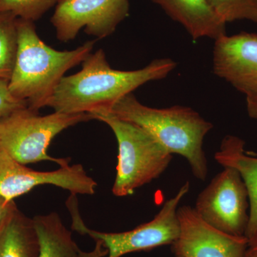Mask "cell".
Returning a JSON list of instances; mask_svg holds the SVG:
<instances>
[{"instance_id": "1", "label": "cell", "mask_w": 257, "mask_h": 257, "mask_svg": "<svg viewBox=\"0 0 257 257\" xmlns=\"http://www.w3.org/2000/svg\"><path fill=\"white\" fill-rule=\"evenodd\" d=\"M176 66L175 61L162 58L138 70H117L99 50L83 61L79 72L62 79L47 106L65 114L109 113L120 99L145 83L165 78Z\"/></svg>"}, {"instance_id": "2", "label": "cell", "mask_w": 257, "mask_h": 257, "mask_svg": "<svg viewBox=\"0 0 257 257\" xmlns=\"http://www.w3.org/2000/svg\"><path fill=\"white\" fill-rule=\"evenodd\" d=\"M18 52L9 81L11 94L39 111L47 102L64 74L92 53L96 40L72 50H55L37 35L35 23L18 18Z\"/></svg>"}, {"instance_id": "3", "label": "cell", "mask_w": 257, "mask_h": 257, "mask_svg": "<svg viewBox=\"0 0 257 257\" xmlns=\"http://www.w3.org/2000/svg\"><path fill=\"white\" fill-rule=\"evenodd\" d=\"M109 113L143 128L172 155L184 157L196 178L203 181L207 178L208 165L203 142L213 125L197 111L179 105L150 107L130 93L116 101Z\"/></svg>"}, {"instance_id": "4", "label": "cell", "mask_w": 257, "mask_h": 257, "mask_svg": "<svg viewBox=\"0 0 257 257\" xmlns=\"http://www.w3.org/2000/svg\"><path fill=\"white\" fill-rule=\"evenodd\" d=\"M107 124L118 143V162L112 192L116 197L131 195L135 189L150 183L170 165L172 155L138 125L111 113L92 115Z\"/></svg>"}, {"instance_id": "5", "label": "cell", "mask_w": 257, "mask_h": 257, "mask_svg": "<svg viewBox=\"0 0 257 257\" xmlns=\"http://www.w3.org/2000/svg\"><path fill=\"white\" fill-rule=\"evenodd\" d=\"M94 119L92 114L55 112L41 116L28 107L0 118V148L23 165L42 161L64 167L68 159L54 158L47 153L51 142L63 130Z\"/></svg>"}, {"instance_id": "6", "label": "cell", "mask_w": 257, "mask_h": 257, "mask_svg": "<svg viewBox=\"0 0 257 257\" xmlns=\"http://www.w3.org/2000/svg\"><path fill=\"white\" fill-rule=\"evenodd\" d=\"M189 182L179 189L175 197L168 199L160 212L152 221L130 230L119 233H106L94 231L84 224L74 201L69 203V210L73 219V229L82 234H88L94 240H99L107 251V257H121L135 251H148L163 246L172 244L180 233L177 210L179 204L189 192Z\"/></svg>"}, {"instance_id": "7", "label": "cell", "mask_w": 257, "mask_h": 257, "mask_svg": "<svg viewBox=\"0 0 257 257\" xmlns=\"http://www.w3.org/2000/svg\"><path fill=\"white\" fill-rule=\"evenodd\" d=\"M194 209L216 229L232 236H245L249 220V199L238 171L224 167L199 194Z\"/></svg>"}, {"instance_id": "8", "label": "cell", "mask_w": 257, "mask_h": 257, "mask_svg": "<svg viewBox=\"0 0 257 257\" xmlns=\"http://www.w3.org/2000/svg\"><path fill=\"white\" fill-rule=\"evenodd\" d=\"M128 12V0H60L51 23L61 42L74 40L82 29L103 39L114 33Z\"/></svg>"}, {"instance_id": "9", "label": "cell", "mask_w": 257, "mask_h": 257, "mask_svg": "<svg viewBox=\"0 0 257 257\" xmlns=\"http://www.w3.org/2000/svg\"><path fill=\"white\" fill-rule=\"evenodd\" d=\"M43 184L66 189L72 195H92L97 186L79 164L60 167L52 172H40L28 168L0 148V197L11 202Z\"/></svg>"}, {"instance_id": "10", "label": "cell", "mask_w": 257, "mask_h": 257, "mask_svg": "<svg viewBox=\"0 0 257 257\" xmlns=\"http://www.w3.org/2000/svg\"><path fill=\"white\" fill-rule=\"evenodd\" d=\"M180 233L172 244L176 257H244L246 236H232L206 222L194 208L183 206L177 210Z\"/></svg>"}, {"instance_id": "11", "label": "cell", "mask_w": 257, "mask_h": 257, "mask_svg": "<svg viewBox=\"0 0 257 257\" xmlns=\"http://www.w3.org/2000/svg\"><path fill=\"white\" fill-rule=\"evenodd\" d=\"M213 70L245 95L257 92V35L241 32L216 39Z\"/></svg>"}, {"instance_id": "12", "label": "cell", "mask_w": 257, "mask_h": 257, "mask_svg": "<svg viewBox=\"0 0 257 257\" xmlns=\"http://www.w3.org/2000/svg\"><path fill=\"white\" fill-rule=\"evenodd\" d=\"M171 18L182 25L196 40L226 35V23L215 14L207 0H152Z\"/></svg>"}, {"instance_id": "13", "label": "cell", "mask_w": 257, "mask_h": 257, "mask_svg": "<svg viewBox=\"0 0 257 257\" xmlns=\"http://www.w3.org/2000/svg\"><path fill=\"white\" fill-rule=\"evenodd\" d=\"M244 145L241 138L228 135L214 157L223 167L237 170L247 189L249 220L245 236L248 239L257 231V153L245 151Z\"/></svg>"}, {"instance_id": "14", "label": "cell", "mask_w": 257, "mask_h": 257, "mask_svg": "<svg viewBox=\"0 0 257 257\" xmlns=\"http://www.w3.org/2000/svg\"><path fill=\"white\" fill-rule=\"evenodd\" d=\"M40 241L38 257H82L72 233L56 212L33 218Z\"/></svg>"}, {"instance_id": "15", "label": "cell", "mask_w": 257, "mask_h": 257, "mask_svg": "<svg viewBox=\"0 0 257 257\" xmlns=\"http://www.w3.org/2000/svg\"><path fill=\"white\" fill-rule=\"evenodd\" d=\"M40 241L33 219L16 209L0 229V257H38Z\"/></svg>"}, {"instance_id": "16", "label": "cell", "mask_w": 257, "mask_h": 257, "mask_svg": "<svg viewBox=\"0 0 257 257\" xmlns=\"http://www.w3.org/2000/svg\"><path fill=\"white\" fill-rule=\"evenodd\" d=\"M18 18L9 13H0V79L10 81L18 52Z\"/></svg>"}, {"instance_id": "17", "label": "cell", "mask_w": 257, "mask_h": 257, "mask_svg": "<svg viewBox=\"0 0 257 257\" xmlns=\"http://www.w3.org/2000/svg\"><path fill=\"white\" fill-rule=\"evenodd\" d=\"M213 11L225 23L249 20L257 23V0H207Z\"/></svg>"}, {"instance_id": "18", "label": "cell", "mask_w": 257, "mask_h": 257, "mask_svg": "<svg viewBox=\"0 0 257 257\" xmlns=\"http://www.w3.org/2000/svg\"><path fill=\"white\" fill-rule=\"evenodd\" d=\"M60 0H0V13H9L18 18L35 23Z\"/></svg>"}, {"instance_id": "19", "label": "cell", "mask_w": 257, "mask_h": 257, "mask_svg": "<svg viewBox=\"0 0 257 257\" xmlns=\"http://www.w3.org/2000/svg\"><path fill=\"white\" fill-rule=\"evenodd\" d=\"M27 107L26 101L17 99L10 92L9 81L0 79V118Z\"/></svg>"}, {"instance_id": "20", "label": "cell", "mask_w": 257, "mask_h": 257, "mask_svg": "<svg viewBox=\"0 0 257 257\" xmlns=\"http://www.w3.org/2000/svg\"><path fill=\"white\" fill-rule=\"evenodd\" d=\"M16 209L14 201L8 202L5 199H0V229Z\"/></svg>"}, {"instance_id": "21", "label": "cell", "mask_w": 257, "mask_h": 257, "mask_svg": "<svg viewBox=\"0 0 257 257\" xmlns=\"http://www.w3.org/2000/svg\"><path fill=\"white\" fill-rule=\"evenodd\" d=\"M246 109L248 116L257 120V92L246 96Z\"/></svg>"}, {"instance_id": "22", "label": "cell", "mask_w": 257, "mask_h": 257, "mask_svg": "<svg viewBox=\"0 0 257 257\" xmlns=\"http://www.w3.org/2000/svg\"><path fill=\"white\" fill-rule=\"evenodd\" d=\"M95 249L91 253H85L82 251V257H101L107 255V251L103 243L99 240H95Z\"/></svg>"}, {"instance_id": "23", "label": "cell", "mask_w": 257, "mask_h": 257, "mask_svg": "<svg viewBox=\"0 0 257 257\" xmlns=\"http://www.w3.org/2000/svg\"><path fill=\"white\" fill-rule=\"evenodd\" d=\"M247 251L257 256V231L248 239Z\"/></svg>"}, {"instance_id": "24", "label": "cell", "mask_w": 257, "mask_h": 257, "mask_svg": "<svg viewBox=\"0 0 257 257\" xmlns=\"http://www.w3.org/2000/svg\"><path fill=\"white\" fill-rule=\"evenodd\" d=\"M244 257H257L255 256V255L252 254V253L248 252L247 250H246V254H245Z\"/></svg>"}, {"instance_id": "25", "label": "cell", "mask_w": 257, "mask_h": 257, "mask_svg": "<svg viewBox=\"0 0 257 257\" xmlns=\"http://www.w3.org/2000/svg\"><path fill=\"white\" fill-rule=\"evenodd\" d=\"M3 199V198H2L1 197H0V199Z\"/></svg>"}]
</instances>
